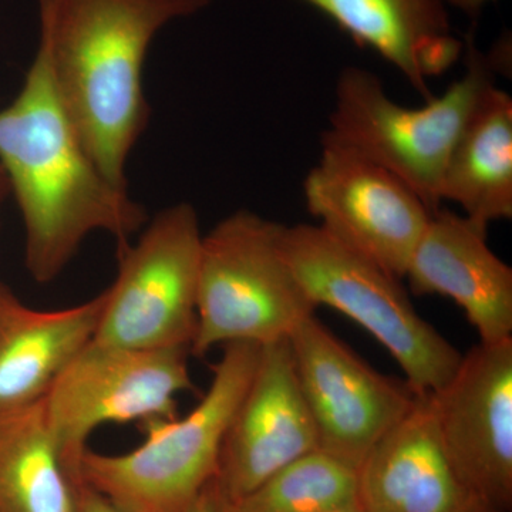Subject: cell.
I'll return each instance as SVG.
<instances>
[{"label": "cell", "mask_w": 512, "mask_h": 512, "mask_svg": "<svg viewBox=\"0 0 512 512\" xmlns=\"http://www.w3.org/2000/svg\"><path fill=\"white\" fill-rule=\"evenodd\" d=\"M0 165L22 214L25 265L37 284L59 278L94 232H106L120 247L148 222L143 205L94 163L60 100L43 46L18 96L0 110Z\"/></svg>", "instance_id": "1"}, {"label": "cell", "mask_w": 512, "mask_h": 512, "mask_svg": "<svg viewBox=\"0 0 512 512\" xmlns=\"http://www.w3.org/2000/svg\"><path fill=\"white\" fill-rule=\"evenodd\" d=\"M211 0H39L40 46L64 109L101 173L127 190L128 157L150 120L144 62L168 23Z\"/></svg>", "instance_id": "2"}, {"label": "cell", "mask_w": 512, "mask_h": 512, "mask_svg": "<svg viewBox=\"0 0 512 512\" xmlns=\"http://www.w3.org/2000/svg\"><path fill=\"white\" fill-rule=\"evenodd\" d=\"M222 348L210 389L187 416L141 424L146 440L128 453L87 450L80 466L84 483L124 512H192L217 476L222 441L261 353L251 342Z\"/></svg>", "instance_id": "3"}, {"label": "cell", "mask_w": 512, "mask_h": 512, "mask_svg": "<svg viewBox=\"0 0 512 512\" xmlns=\"http://www.w3.org/2000/svg\"><path fill=\"white\" fill-rule=\"evenodd\" d=\"M493 70L470 37L463 76L441 96L410 109L390 99L375 73L346 67L336 82L330 128L323 136L392 173L434 214L441 208L451 148L478 97L494 83Z\"/></svg>", "instance_id": "4"}, {"label": "cell", "mask_w": 512, "mask_h": 512, "mask_svg": "<svg viewBox=\"0 0 512 512\" xmlns=\"http://www.w3.org/2000/svg\"><path fill=\"white\" fill-rule=\"evenodd\" d=\"M284 224L241 210L202 237L191 355L234 342L288 339L316 306L282 251Z\"/></svg>", "instance_id": "5"}, {"label": "cell", "mask_w": 512, "mask_h": 512, "mask_svg": "<svg viewBox=\"0 0 512 512\" xmlns=\"http://www.w3.org/2000/svg\"><path fill=\"white\" fill-rule=\"evenodd\" d=\"M282 251L313 305L342 312L367 330L396 359L414 392L446 386L463 353L421 318L399 278L320 225H284Z\"/></svg>", "instance_id": "6"}, {"label": "cell", "mask_w": 512, "mask_h": 512, "mask_svg": "<svg viewBox=\"0 0 512 512\" xmlns=\"http://www.w3.org/2000/svg\"><path fill=\"white\" fill-rule=\"evenodd\" d=\"M200 218L188 202L144 225L117 247L119 269L104 292L93 340L136 349H190L197 332Z\"/></svg>", "instance_id": "7"}, {"label": "cell", "mask_w": 512, "mask_h": 512, "mask_svg": "<svg viewBox=\"0 0 512 512\" xmlns=\"http://www.w3.org/2000/svg\"><path fill=\"white\" fill-rule=\"evenodd\" d=\"M190 349H136L92 342L46 394L47 423L77 481L93 431L110 423L173 420L178 394L192 389Z\"/></svg>", "instance_id": "8"}, {"label": "cell", "mask_w": 512, "mask_h": 512, "mask_svg": "<svg viewBox=\"0 0 512 512\" xmlns=\"http://www.w3.org/2000/svg\"><path fill=\"white\" fill-rule=\"evenodd\" d=\"M303 195L309 212L332 237L404 278L431 212L403 181L323 136Z\"/></svg>", "instance_id": "9"}, {"label": "cell", "mask_w": 512, "mask_h": 512, "mask_svg": "<svg viewBox=\"0 0 512 512\" xmlns=\"http://www.w3.org/2000/svg\"><path fill=\"white\" fill-rule=\"evenodd\" d=\"M288 340L320 450L357 470L377 441L409 412L416 392L367 365L315 313Z\"/></svg>", "instance_id": "10"}, {"label": "cell", "mask_w": 512, "mask_h": 512, "mask_svg": "<svg viewBox=\"0 0 512 512\" xmlns=\"http://www.w3.org/2000/svg\"><path fill=\"white\" fill-rule=\"evenodd\" d=\"M441 444L471 500L512 507V339L478 343L434 393Z\"/></svg>", "instance_id": "11"}, {"label": "cell", "mask_w": 512, "mask_h": 512, "mask_svg": "<svg viewBox=\"0 0 512 512\" xmlns=\"http://www.w3.org/2000/svg\"><path fill=\"white\" fill-rule=\"evenodd\" d=\"M318 448V429L303 397L289 340L261 346L254 376L222 441L215 484L234 505Z\"/></svg>", "instance_id": "12"}, {"label": "cell", "mask_w": 512, "mask_h": 512, "mask_svg": "<svg viewBox=\"0 0 512 512\" xmlns=\"http://www.w3.org/2000/svg\"><path fill=\"white\" fill-rule=\"evenodd\" d=\"M416 295L453 299L480 343L512 339V269L487 244V229L466 215L440 210L414 249L406 275Z\"/></svg>", "instance_id": "13"}, {"label": "cell", "mask_w": 512, "mask_h": 512, "mask_svg": "<svg viewBox=\"0 0 512 512\" xmlns=\"http://www.w3.org/2000/svg\"><path fill=\"white\" fill-rule=\"evenodd\" d=\"M363 512H474L441 444L434 393H416L409 412L357 468Z\"/></svg>", "instance_id": "14"}, {"label": "cell", "mask_w": 512, "mask_h": 512, "mask_svg": "<svg viewBox=\"0 0 512 512\" xmlns=\"http://www.w3.org/2000/svg\"><path fill=\"white\" fill-rule=\"evenodd\" d=\"M104 292L56 311L25 305L0 282V413L45 399L57 377L92 342Z\"/></svg>", "instance_id": "15"}, {"label": "cell", "mask_w": 512, "mask_h": 512, "mask_svg": "<svg viewBox=\"0 0 512 512\" xmlns=\"http://www.w3.org/2000/svg\"><path fill=\"white\" fill-rule=\"evenodd\" d=\"M393 64L426 100L429 82L460 59L444 0H302Z\"/></svg>", "instance_id": "16"}, {"label": "cell", "mask_w": 512, "mask_h": 512, "mask_svg": "<svg viewBox=\"0 0 512 512\" xmlns=\"http://www.w3.org/2000/svg\"><path fill=\"white\" fill-rule=\"evenodd\" d=\"M440 195L485 229L512 218V99L495 83L478 97L451 148Z\"/></svg>", "instance_id": "17"}, {"label": "cell", "mask_w": 512, "mask_h": 512, "mask_svg": "<svg viewBox=\"0 0 512 512\" xmlns=\"http://www.w3.org/2000/svg\"><path fill=\"white\" fill-rule=\"evenodd\" d=\"M80 483L64 464L43 400L0 413V512H76Z\"/></svg>", "instance_id": "18"}, {"label": "cell", "mask_w": 512, "mask_h": 512, "mask_svg": "<svg viewBox=\"0 0 512 512\" xmlns=\"http://www.w3.org/2000/svg\"><path fill=\"white\" fill-rule=\"evenodd\" d=\"M356 500V468L318 448L281 468L232 512H330Z\"/></svg>", "instance_id": "19"}, {"label": "cell", "mask_w": 512, "mask_h": 512, "mask_svg": "<svg viewBox=\"0 0 512 512\" xmlns=\"http://www.w3.org/2000/svg\"><path fill=\"white\" fill-rule=\"evenodd\" d=\"M76 512H124L103 494L82 481L77 487Z\"/></svg>", "instance_id": "20"}, {"label": "cell", "mask_w": 512, "mask_h": 512, "mask_svg": "<svg viewBox=\"0 0 512 512\" xmlns=\"http://www.w3.org/2000/svg\"><path fill=\"white\" fill-rule=\"evenodd\" d=\"M192 512H232V504L222 495L220 488L212 480L201 494Z\"/></svg>", "instance_id": "21"}, {"label": "cell", "mask_w": 512, "mask_h": 512, "mask_svg": "<svg viewBox=\"0 0 512 512\" xmlns=\"http://www.w3.org/2000/svg\"><path fill=\"white\" fill-rule=\"evenodd\" d=\"M446 5H451L453 8L461 10L466 13L470 18H477L481 10L487 3L495 2V0H444Z\"/></svg>", "instance_id": "22"}, {"label": "cell", "mask_w": 512, "mask_h": 512, "mask_svg": "<svg viewBox=\"0 0 512 512\" xmlns=\"http://www.w3.org/2000/svg\"><path fill=\"white\" fill-rule=\"evenodd\" d=\"M9 192L8 178H6L5 171H3L2 165H0V207H2L3 201L8 197Z\"/></svg>", "instance_id": "23"}, {"label": "cell", "mask_w": 512, "mask_h": 512, "mask_svg": "<svg viewBox=\"0 0 512 512\" xmlns=\"http://www.w3.org/2000/svg\"><path fill=\"white\" fill-rule=\"evenodd\" d=\"M330 512H363L360 510L359 505L353 504L349 505V507L340 508V510L330 511Z\"/></svg>", "instance_id": "24"}, {"label": "cell", "mask_w": 512, "mask_h": 512, "mask_svg": "<svg viewBox=\"0 0 512 512\" xmlns=\"http://www.w3.org/2000/svg\"><path fill=\"white\" fill-rule=\"evenodd\" d=\"M474 512H487V511H484L483 508L478 507L477 510Z\"/></svg>", "instance_id": "25"}]
</instances>
